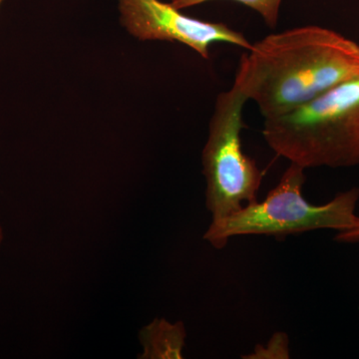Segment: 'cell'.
<instances>
[{"mask_svg":"<svg viewBox=\"0 0 359 359\" xmlns=\"http://www.w3.org/2000/svg\"><path fill=\"white\" fill-rule=\"evenodd\" d=\"M247 99L237 87L221 92L216 99L203 150L205 205L212 221H219L257 202L263 172L243 151L241 133Z\"/></svg>","mask_w":359,"mask_h":359,"instance_id":"4","label":"cell"},{"mask_svg":"<svg viewBox=\"0 0 359 359\" xmlns=\"http://www.w3.org/2000/svg\"><path fill=\"white\" fill-rule=\"evenodd\" d=\"M120 22L142 41L177 42L190 47L201 57L210 59L215 43H226L250 50L252 43L243 33L222 22L186 15L171 2L162 0H118Z\"/></svg>","mask_w":359,"mask_h":359,"instance_id":"5","label":"cell"},{"mask_svg":"<svg viewBox=\"0 0 359 359\" xmlns=\"http://www.w3.org/2000/svg\"><path fill=\"white\" fill-rule=\"evenodd\" d=\"M212 0H171V4L178 9L189 8ZM238 2L252 11H256L269 28H276L280 18L283 0H231Z\"/></svg>","mask_w":359,"mask_h":359,"instance_id":"7","label":"cell"},{"mask_svg":"<svg viewBox=\"0 0 359 359\" xmlns=\"http://www.w3.org/2000/svg\"><path fill=\"white\" fill-rule=\"evenodd\" d=\"M2 241H4V230H2L1 224H0V245H1Z\"/></svg>","mask_w":359,"mask_h":359,"instance_id":"9","label":"cell"},{"mask_svg":"<svg viewBox=\"0 0 359 359\" xmlns=\"http://www.w3.org/2000/svg\"><path fill=\"white\" fill-rule=\"evenodd\" d=\"M306 169L290 163L266 200L245 205L228 218L212 221L204 238L224 249L236 236L264 235L283 240L287 236L316 230L339 231L337 240L359 243V217L355 215L359 188L335 196L327 204L316 205L304 199Z\"/></svg>","mask_w":359,"mask_h":359,"instance_id":"3","label":"cell"},{"mask_svg":"<svg viewBox=\"0 0 359 359\" xmlns=\"http://www.w3.org/2000/svg\"><path fill=\"white\" fill-rule=\"evenodd\" d=\"M4 0H0V6H1L2 2H4Z\"/></svg>","mask_w":359,"mask_h":359,"instance_id":"10","label":"cell"},{"mask_svg":"<svg viewBox=\"0 0 359 359\" xmlns=\"http://www.w3.org/2000/svg\"><path fill=\"white\" fill-rule=\"evenodd\" d=\"M290 339L285 332H276L266 346L257 344L254 353L243 356L247 359H289Z\"/></svg>","mask_w":359,"mask_h":359,"instance_id":"8","label":"cell"},{"mask_svg":"<svg viewBox=\"0 0 359 359\" xmlns=\"http://www.w3.org/2000/svg\"><path fill=\"white\" fill-rule=\"evenodd\" d=\"M185 325L181 321L170 323L155 318L140 332L143 359H181L186 339Z\"/></svg>","mask_w":359,"mask_h":359,"instance_id":"6","label":"cell"},{"mask_svg":"<svg viewBox=\"0 0 359 359\" xmlns=\"http://www.w3.org/2000/svg\"><path fill=\"white\" fill-rule=\"evenodd\" d=\"M263 135L280 157L304 169L359 165V75L287 114L264 120Z\"/></svg>","mask_w":359,"mask_h":359,"instance_id":"2","label":"cell"},{"mask_svg":"<svg viewBox=\"0 0 359 359\" xmlns=\"http://www.w3.org/2000/svg\"><path fill=\"white\" fill-rule=\"evenodd\" d=\"M359 75V44L308 25L273 33L240 59L233 86L264 120L287 114Z\"/></svg>","mask_w":359,"mask_h":359,"instance_id":"1","label":"cell"}]
</instances>
